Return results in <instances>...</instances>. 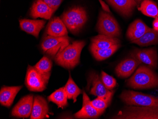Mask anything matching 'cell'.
<instances>
[{"mask_svg":"<svg viewBox=\"0 0 158 119\" xmlns=\"http://www.w3.org/2000/svg\"><path fill=\"white\" fill-rule=\"evenodd\" d=\"M68 17L71 21L80 31L87 21V12L83 8L81 7H75L70 9L64 13Z\"/></svg>","mask_w":158,"mask_h":119,"instance_id":"obj_14","label":"cell"},{"mask_svg":"<svg viewBox=\"0 0 158 119\" xmlns=\"http://www.w3.org/2000/svg\"><path fill=\"white\" fill-rule=\"evenodd\" d=\"M152 26H153V29L154 30L158 32V18H155V19L153 20Z\"/></svg>","mask_w":158,"mask_h":119,"instance_id":"obj_32","label":"cell"},{"mask_svg":"<svg viewBox=\"0 0 158 119\" xmlns=\"http://www.w3.org/2000/svg\"><path fill=\"white\" fill-rule=\"evenodd\" d=\"M117 119H158V107L129 105L112 117Z\"/></svg>","mask_w":158,"mask_h":119,"instance_id":"obj_3","label":"cell"},{"mask_svg":"<svg viewBox=\"0 0 158 119\" xmlns=\"http://www.w3.org/2000/svg\"><path fill=\"white\" fill-rule=\"evenodd\" d=\"M120 44L114 45L108 49H100L94 43H91L90 50L93 57L98 61H102L113 55L120 47Z\"/></svg>","mask_w":158,"mask_h":119,"instance_id":"obj_21","label":"cell"},{"mask_svg":"<svg viewBox=\"0 0 158 119\" xmlns=\"http://www.w3.org/2000/svg\"><path fill=\"white\" fill-rule=\"evenodd\" d=\"M63 0H53L52 2L49 5L50 8L52 10L53 12H55L58 8Z\"/></svg>","mask_w":158,"mask_h":119,"instance_id":"obj_30","label":"cell"},{"mask_svg":"<svg viewBox=\"0 0 158 119\" xmlns=\"http://www.w3.org/2000/svg\"><path fill=\"white\" fill-rule=\"evenodd\" d=\"M99 2H100L101 5H102V7L103 9L106 12H110V10L109 9V7L102 0H99Z\"/></svg>","mask_w":158,"mask_h":119,"instance_id":"obj_31","label":"cell"},{"mask_svg":"<svg viewBox=\"0 0 158 119\" xmlns=\"http://www.w3.org/2000/svg\"><path fill=\"white\" fill-rule=\"evenodd\" d=\"M48 100L55 103L58 108L64 109L68 105V97L64 87H61L55 91L48 98Z\"/></svg>","mask_w":158,"mask_h":119,"instance_id":"obj_24","label":"cell"},{"mask_svg":"<svg viewBox=\"0 0 158 119\" xmlns=\"http://www.w3.org/2000/svg\"><path fill=\"white\" fill-rule=\"evenodd\" d=\"M91 104L96 109L102 113L110 104V103L106 100L99 97H97L94 100L91 101Z\"/></svg>","mask_w":158,"mask_h":119,"instance_id":"obj_29","label":"cell"},{"mask_svg":"<svg viewBox=\"0 0 158 119\" xmlns=\"http://www.w3.org/2000/svg\"><path fill=\"white\" fill-rule=\"evenodd\" d=\"M64 88L65 89L68 99H72L74 103L77 101V97L82 92L81 90L76 85L71 75H70L69 79Z\"/></svg>","mask_w":158,"mask_h":119,"instance_id":"obj_26","label":"cell"},{"mask_svg":"<svg viewBox=\"0 0 158 119\" xmlns=\"http://www.w3.org/2000/svg\"><path fill=\"white\" fill-rule=\"evenodd\" d=\"M51 72H43L35 66H28L25 78V85L33 92H43L47 88Z\"/></svg>","mask_w":158,"mask_h":119,"instance_id":"obj_4","label":"cell"},{"mask_svg":"<svg viewBox=\"0 0 158 119\" xmlns=\"http://www.w3.org/2000/svg\"><path fill=\"white\" fill-rule=\"evenodd\" d=\"M120 98L127 105L158 107V97L133 91L125 90Z\"/></svg>","mask_w":158,"mask_h":119,"instance_id":"obj_5","label":"cell"},{"mask_svg":"<svg viewBox=\"0 0 158 119\" xmlns=\"http://www.w3.org/2000/svg\"><path fill=\"white\" fill-rule=\"evenodd\" d=\"M127 85L136 90L158 88V75L149 66L141 65L127 81Z\"/></svg>","mask_w":158,"mask_h":119,"instance_id":"obj_1","label":"cell"},{"mask_svg":"<svg viewBox=\"0 0 158 119\" xmlns=\"http://www.w3.org/2000/svg\"><path fill=\"white\" fill-rule=\"evenodd\" d=\"M150 29L142 20L137 19L133 22L127 31V36L129 40H135L141 38Z\"/></svg>","mask_w":158,"mask_h":119,"instance_id":"obj_17","label":"cell"},{"mask_svg":"<svg viewBox=\"0 0 158 119\" xmlns=\"http://www.w3.org/2000/svg\"><path fill=\"white\" fill-rule=\"evenodd\" d=\"M135 1L137 3V5H138V4H141L143 0H135Z\"/></svg>","mask_w":158,"mask_h":119,"instance_id":"obj_34","label":"cell"},{"mask_svg":"<svg viewBox=\"0 0 158 119\" xmlns=\"http://www.w3.org/2000/svg\"><path fill=\"white\" fill-rule=\"evenodd\" d=\"M82 108L74 114L77 119H96L103 114L92 106L91 101L88 95L83 92Z\"/></svg>","mask_w":158,"mask_h":119,"instance_id":"obj_11","label":"cell"},{"mask_svg":"<svg viewBox=\"0 0 158 119\" xmlns=\"http://www.w3.org/2000/svg\"><path fill=\"white\" fill-rule=\"evenodd\" d=\"M49 108L46 99L40 96H35L34 99L33 105L31 119H43L49 117Z\"/></svg>","mask_w":158,"mask_h":119,"instance_id":"obj_13","label":"cell"},{"mask_svg":"<svg viewBox=\"0 0 158 119\" xmlns=\"http://www.w3.org/2000/svg\"><path fill=\"white\" fill-rule=\"evenodd\" d=\"M52 10L42 0H37L33 4L31 10V15L34 19L41 18L49 19L53 15Z\"/></svg>","mask_w":158,"mask_h":119,"instance_id":"obj_16","label":"cell"},{"mask_svg":"<svg viewBox=\"0 0 158 119\" xmlns=\"http://www.w3.org/2000/svg\"><path fill=\"white\" fill-rule=\"evenodd\" d=\"M88 85L91 86L89 94L104 99L110 104L114 91L109 90L104 85L100 76L95 72L89 74Z\"/></svg>","mask_w":158,"mask_h":119,"instance_id":"obj_8","label":"cell"},{"mask_svg":"<svg viewBox=\"0 0 158 119\" xmlns=\"http://www.w3.org/2000/svg\"><path fill=\"white\" fill-rule=\"evenodd\" d=\"M141 64L134 57L127 58L117 66L115 69L116 74L119 78H128Z\"/></svg>","mask_w":158,"mask_h":119,"instance_id":"obj_12","label":"cell"},{"mask_svg":"<svg viewBox=\"0 0 158 119\" xmlns=\"http://www.w3.org/2000/svg\"><path fill=\"white\" fill-rule=\"evenodd\" d=\"M70 44V39L67 36H46L43 40L41 48L43 51L52 57H55Z\"/></svg>","mask_w":158,"mask_h":119,"instance_id":"obj_7","label":"cell"},{"mask_svg":"<svg viewBox=\"0 0 158 119\" xmlns=\"http://www.w3.org/2000/svg\"><path fill=\"white\" fill-rule=\"evenodd\" d=\"M42 1L45 2L46 4H48L49 6V5L52 2L53 0H42Z\"/></svg>","mask_w":158,"mask_h":119,"instance_id":"obj_33","label":"cell"},{"mask_svg":"<svg viewBox=\"0 0 158 119\" xmlns=\"http://www.w3.org/2000/svg\"><path fill=\"white\" fill-rule=\"evenodd\" d=\"M139 10L143 15L153 18H158V7L152 0H143Z\"/></svg>","mask_w":158,"mask_h":119,"instance_id":"obj_25","label":"cell"},{"mask_svg":"<svg viewBox=\"0 0 158 119\" xmlns=\"http://www.w3.org/2000/svg\"><path fill=\"white\" fill-rule=\"evenodd\" d=\"M35 67L43 72H51L52 67V62L51 59L47 57H43L35 66Z\"/></svg>","mask_w":158,"mask_h":119,"instance_id":"obj_27","label":"cell"},{"mask_svg":"<svg viewBox=\"0 0 158 119\" xmlns=\"http://www.w3.org/2000/svg\"><path fill=\"white\" fill-rule=\"evenodd\" d=\"M91 43H94L100 49H108L120 43V40L118 38L103 34L93 37L91 39Z\"/></svg>","mask_w":158,"mask_h":119,"instance_id":"obj_23","label":"cell"},{"mask_svg":"<svg viewBox=\"0 0 158 119\" xmlns=\"http://www.w3.org/2000/svg\"><path fill=\"white\" fill-rule=\"evenodd\" d=\"M34 97L29 95L21 98L11 112V115L17 118H27L31 116L32 111Z\"/></svg>","mask_w":158,"mask_h":119,"instance_id":"obj_10","label":"cell"},{"mask_svg":"<svg viewBox=\"0 0 158 119\" xmlns=\"http://www.w3.org/2000/svg\"><path fill=\"white\" fill-rule=\"evenodd\" d=\"M23 86L3 87L0 91V103L2 106L10 107Z\"/></svg>","mask_w":158,"mask_h":119,"instance_id":"obj_19","label":"cell"},{"mask_svg":"<svg viewBox=\"0 0 158 119\" xmlns=\"http://www.w3.org/2000/svg\"><path fill=\"white\" fill-rule=\"evenodd\" d=\"M100 78L104 85L109 90H112L117 86L116 80L113 77L109 75L103 71L101 73Z\"/></svg>","mask_w":158,"mask_h":119,"instance_id":"obj_28","label":"cell"},{"mask_svg":"<svg viewBox=\"0 0 158 119\" xmlns=\"http://www.w3.org/2000/svg\"><path fill=\"white\" fill-rule=\"evenodd\" d=\"M121 15L129 16L137 4L135 0H106Z\"/></svg>","mask_w":158,"mask_h":119,"instance_id":"obj_18","label":"cell"},{"mask_svg":"<svg viewBox=\"0 0 158 119\" xmlns=\"http://www.w3.org/2000/svg\"><path fill=\"white\" fill-rule=\"evenodd\" d=\"M20 28L28 34L38 38L40 32L46 23L44 20L21 19L19 20Z\"/></svg>","mask_w":158,"mask_h":119,"instance_id":"obj_15","label":"cell"},{"mask_svg":"<svg viewBox=\"0 0 158 119\" xmlns=\"http://www.w3.org/2000/svg\"><path fill=\"white\" fill-rule=\"evenodd\" d=\"M97 29L100 34L116 38L121 35L120 28L116 19L104 11L99 13Z\"/></svg>","mask_w":158,"mask_h":119,"instance_id":"obj_6","label":"cell"},{"mask_svg":"<svg viewBox=\"0 0 158 119\" xmlns=\"http://www.w3.org/2000/svg\"><path fill=\"white\" fill-rule=\"evenodd\" d=\"M47 33L48 35L54 37H63L67 36L68 31L61 19L55 17L49 23Z\"/></svg>","mask_w":158,"mask_h":119,"instance_id":"obj_20","label":"cell"},{"mask_svg":"<svg viewBox=\"0 0 158 119\" xmlns=\"http://www.w3.org/2000/svg\"><path fill=\"white\" fill-rule=\"evenodd\" d=\"M132 43L137 44L141 47L158 44V32L153 28H150L141 38L131 41Z\"/></svg>","mask_w":158,"mask_h":119,"instance_id":"obj_22","label":"cell"},{"mask_svg":"<svg viewBox=\"0 0 158 119\" xmlns=\"http://www.w3.org/2000/svg\"><path fill=\"white\" fill-rule=\"evenodd\" d=\"M86 43L84 41H75L56 56L55 62L66 69H73L80 63L81 54Z\"/></svg>","mask_w":158,"mask_h":119,"instance_id":"obj_2","label":"cell"},{"mask_svg":"<svg viewBox=\"0 0 158 119\" xmlns=\"http://www.w3.org/2000/svg\"><path fill=\"white\" fill-rule=\"evenodd\" d=\"M132 57L144 63L152 69L157 68L158 65V56L155 48L145 49H135L131 54Z\"/></svg>","mask_w":158,"mask_h":119,"instance_id":"obj_9","label":"cell"}]
</instances>
